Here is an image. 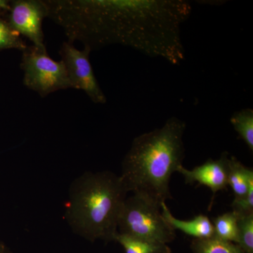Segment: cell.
<instances>
[{"mask_svg": "<svg viewBox=\"0 0 253 253\" xmlns=\"http://www.w3.org/2000/svg\"><path fill=\"white\" fill-rule=\"evenodd\" d=\"M23 83L28 89L45 97L54 91L73 88L63 61L48 55L45 48L31 45L23 51Z\"/></svg>", "mask_w": 253, "mask_h": 253, "instance_id": "cell-5", "label": "cell"}, {"mask_svg": "<svg viewBox=\"0 0 253 253\" xmlns=\"http://www.w3.org/2000/svg\"><path fill=\"white\" fill-rule=\"evenodd\" d=\"M231 208L241 217L253 214V185L250 187L249 192L244 197L234 198Z\"/></svg>", "mask_w": 253, "mask_h": 253, "instance_id": "cell-17", "label": "cell"}, {"mask_svg": "<svg viewBox=\"0 0 253 253\" xmlns=\"http://www.w3.org/2000/svg\"><path fill=\"white\" fill-rule=\"evenodd\" d=\"M47 18L68 42L91 51L112 44L129 46L172 65L185 59L181 26L192 6L184 0H45Z\"/></svg>", "mask_w": 253, "mask_h": 253, "instance_id": "cell-1", "label": "cell"}, {"mask_svg": "<svg viewBox=\"0 0 253 253\" xmlns=\"http://www.w3.org/2000/svg\"><path fill=\"white\" fill-rule=\"evenodd\" d=\"M161 213L166 222L174 231L179 230L195 239H210L214 236V226L208 216L199 214L191 220H180L172 215L166 203L161 204Z\"/></svg>", "mask_w": 253, "mask_h": 253, "instance_id": "cell-9", "label": "cell"}, {"mask_svg": "<svg viewBox=\"0 0 253 253\" xmlns=\"http://www.w3.org/2000/svg\"><path fill=\"white\" fill-rule=\"evenodd\" d=\"M10 3L6 0H0V11H9Z\"/></svg>", "mask_w": 253, "mask_h": 253, "instance_id": "cell-18", "label": "cell"}, {"mask_svg": "<svg viewBox=\"0 0 253 253\" xmlns=\"http://www.w3.org/2000/svg\"><path fill=\"white\" fill-rule=\"evenodd\" d=\"M236 244L245 253H253V214L240 217Z\"/></svg>", "mask_w": 253, "mask_h": 253, "instance_id": "cell-16", "label": "cell"}, {"mask_svg": "<svg viewBox=\"0 0 253 253\" xmlns=\"http://www.w3.org/2000/svg\"><path fill=\"white\" fill-rule=\"evenodd\" d=\"M229 156L223 153L218 160L209 159L201 166L191 170L181 166L177 172L184 176L186 184L198 182L209 188L212 191L213 197L218 191L225 190L228 186Z\"/></svg>", "mask_w": 253, "mask_h": 253, "instance_id": "cell-8", "label": "cell"}, {"mask_svg": "<svg viewBox=\"0 0 253 253\" xmlns=\"http://www.w3.org/2000/svg\"><path fill=\"white\" fill-rule=\"evenodd\" d=\"M241 216L231 211L218 216L212 219L214 236L223 241L236 244L239 236V221Z\"/></svg>", "mask_w": 253, "mask_h": 253, "instance_id": "cell-12", "label": "cell"}, {"mask_svg": "<svg viewBox=\"0 0 253 253\" xmlns=\"http://www.w3.org/2000/svg\"><path fill=\"white\" fill-rule=\"evenodd\" d=\"M91 52V49L86 46L83 50L76 49L73 43L68 41L63 42L59 49L61 61L66 66L73 89L84 91L94 104H105L107 99L95 77L89 61Z\"/></svg>", "mask_w": 253, "mask_h": 253, "instance_id": "cell-6", "label": "cell"}, {"mask_svg": "<svg viewBox=\"0 0 253 253\" xmlns=\"http://www.w3.org/2000/svg\"><path fill=\"white\" fill-rule=\"evenodd\" d=\"M230 122L241 139L253 151V110L244 109L232 115Z\"/></svg>", "mask_w": 253, "mask_h": 253, "instance_id": "cell-14", "label": "cell"}, {"mask_svg": "<svg viewBox=\"0 0 253 253\" xmlns=\"http://www.w3.org/2000/svg\"><path fill=\"white\" fill-rule=\"evenodd\" d=\"M27 46L21 36L11 28L9 23L0 17V50L16 49L23 51Z\"/></svg>", "mask_w": 253, "mask_h": 253, "instance_id": "cell-15", "label": "cell"}, {"mask_svg": "<svg viewBox=\"0 0 253 253\" xmlns=\"http://www.w3.org/2000/svg\"><path fill=\"white\" fill-rule=\"evenodd\" d=\"M191 249L194 253H245L237 244L214 236L210 239H195Z\"/></svg>", "mask_w": 253, "mask_h": 253, "instance_id": "cell-13", "label": "cell"}, {"mask_svg": "<svg viewBox=\"0 0 253 253\" xmlns=\"http://www.w3.org/2000/svg\"><path fill=\"white\" fill-rule=\"evenodd\" d=\"M115 241H117L123 246L126 253H172L170 248L167 244L138 239L119 233H118Z\"/></svg>", "mask_w": 253, "mask_h": 253, "instance_id": "cell-11", "label": "cell"}, {"mask_svg": "<svg viewBox=\"0 0 253 253\" xmlns=\"http://www.w3.org/2000/svg\"><path fill=\"white\" fill-rule=\"evenodd\" d=\"M127 194L115 173L84 172L70 186L65 218L73 232L87 241H115Z\"/></svg>", "mask_w": 253, "mask_h": 253, "instance_id": "cell-3", "label": "cell"}, {"mask_svg": "<svg viewBox=\"0 0 253 253\" xmlns=\"http://www.w3.org/2000/svg\"><path fill=\"white\" fill-rule=\"evenodd\" d=\"M46 17L45 1L16 0L10 3L9 26L20 36L27 38L36 47H46L42 31V21Z\"/></svg>", "mask_w": 253, "mask_h": 253, "instance_id": "cell-7", "label": "cell"}, {"mask_svg": "<svg viewBox=\"0 0 253 253\" xmlns=\"http://www.w3.org/2000/svg\"><path fill=\"white\" fill-rule=\"evenodd\" d=\"M0 253H12V252L2 241H0Z\"/></svg>", "mask_w": 253, "mask_h": 253, "instance_id": "cell-19", "label": "cell"}, {"mask_svg": "<svg viewBox=\"0 0 253 253\" xmlns=\"http://www.w3.org/2000/svg\"><path fill=\"white\" fill-rule=\"evenodd\" d=\"M186 123L176 117L136 136L122 162L121 176L128 193L161 206L172 199L169 182L182 166Z\"/></svg>", "mask_w": 253, "mask_h": 253, "instance_id": "cell-2", "label": "cell"}, {"mask_svg": "<svg viewBox=\"0 0 253 253\" xmlns=\"http://www.w3.org/2000/svg\"><path fill=\"white\" fill-rule=\"evenodd\" d=\"M229 174L228 185L231 186L234 198L244 197L253 185V170L252 168L245 166L234 156L229 158Z\"/></svg>", "mask_w": 253, "mask_h": 253, "instance_id": "cell-10", "label": "cell"}, {"mask_svg": "<svg viewBox=\"0 0 253 253\" xmlns=\"http://www.w3.org/2000/svg\"><path fill=\"white\" fill-rule=\"evenodd\" d=\"M119 234L167 244L176 238V232L163 218L161 207L132 195L126 197L118 222Z\"/></svg>", "mask_w": 253, "mask_h": 253, "instance_id": "cell-4", "label": "cell"}]
</instances>
